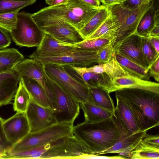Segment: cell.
Segmentation results:
<instances>
[{
	"instance_id": "1",
	"label": "cell",
	"mask_w": 159,
	"mask_h": 159,
	"mask_svg": "<svg viewBox=\"0 0 159 159\" xmlns=\"http://www.w3.org/2000/svg\"><path fill=\"white\" fill-rule=\"evenodd\" d=\"M72 133L89 154L95 155L112 147L123 137L130 134L125 130L113 113L110 118L100 121L83 122L73 125Z\"/></svg>"
},
{
	"instance_id": "2",
	"label": "cell",
	"mask_w": 159,
	"mask_h": 159,
	"mask_svg": "<svg viewBox=\"0 0 159 159\" xmlns=\"http://www.w3.org/2000/svg\"><path fill=\"white\" fill-rule=\"evenodd\" d=\"M115 92V95L128 105L141 131H148L159 125V94L132 88L123 89Z\"/></svg>"
},
{
	"instance_id": "3",
	"label": "cell",
	"mask_w": 159,
	"mask_h": 159,
	"mask_svg": "<svg viewBox=\"0 0 159 159\" xmlns=\"http://www.w3.org/2000/svg\"><path fill=\"white\" fill-rule=\"evenodd\" d=\"M90 155L74 135L60 138L43 146L16 152V159L85 158Z\"/></svg>"
},
{
	"instance_id": "4",
	"label": "cell",
	"mask_w": 159,
	"mask_h": 159,
	"mask_svg": "<svg viewBox=\"0 0 159 159\" xmlns=\"http://www.w3.org/2000/svg\"><path fill=\"white\" fill-rule=\"evenodd\" d=\"M99 7H92L81 0H66L59 4L42 8L38 11L59 17L79 30L96 13Z\"/></svg>"
},
{
	"instance_id": "5",
	"label": "cell",
	"mask_w": 159,
	"mask_h": 159,
	"mask_svg": "<svg viewBox=\"0 0 159 159\" xmlns=\"http://www.w3.org/2000/svg\"><path fill=\"white\" fill-rule=\"evenodd\" d=\"M31 16L44 32L58 40L71 44H75L85 40L75 27L59 17L39 11L31 14Z\"/></svg>"
},
{
	"instance_id": "6",
	"label": "cell",
	"mask_w": 159,
	"mask_h": 159,
	"mask_svg": "<svg viewBox=\"0 0 159 159\" xmlns=\"http://www.w3.org/2000/svg\"><path fill=\"white\" fill-rule=\"evenodd\" d=\"M73 124L57 123L39 131L29 133L13 145L7 152L21 151L40 147L60 138L73 135Z\"/></svg>"
},
{
	"instance_id": "7",
	"label": "cell",
	"mask_w": 159,
	"mask_h": 159,
	"mask_svg": "<svg viewBox=\"0 0 159 159\" xmlns=\"http://www.w3.org/2000/svg\"><path fill=\"white\" fill-rule=\"evenodd\" d=\"M46 76L54 97L52 112L57 123L73 124L80 114V103L46 74Z\"/></svg>"
},
{
	"instance_id": "8",
	"label": "cell",
	"mask_w": 159,
	"mask_h": 159,
	"mask_svg": "<svg viewBox=\"0 0 159 159\" xmlns=\"http://www.w3.org/2000/svg\"><path fill=\"white\" fill-rule=\"evenodd\" d=\"M16 28L10 33L16 45L20 47H37L40 44L44 32L38 26L31 14L18 12Z\"/></svg>"
},
{
	"instance_id": "9",
	"label": "cell",
	"mask_w": 159,
	"mask_h": 159,
	"mask_svg": "<svg viewBox=\"0 0 159 159\" xmlns=\"http://www.w3.org/2000/svg\"><path fill=\"white\" fill-rule=\"evenodd\" d=\"M30 58L39 60L44 65L56 64L76 67H89L99 64L97 52L76 50L61 54L41 55L32 53Z\"/></svg>"
},
{
	"instance_id": "10",
	"label": "cell",
	"mask_w": 159,
	"mask_h": 159,
	"mask_svg": "<svg viewBox=\"0 0 159 159\" xmlns=\"http://www.w3.org/2000/svg\"><path fill=\"white\" fill-rule=\"evenodd\" d=\"M151 5L150 0L142 4L138 8L129 10L116 4L107 7L110 14L115 16L120 25L113 43L119 42L135 33L142 17Z\"/></svg>"
},
{
	"instance_id": "11",
	"label": "cell",
	"mask_w": 159,
	"mask_h": 159,
	"mask_svg": "<svg viewBox=\"0 0 159 159\" xmlns=\"http://www.w3.org/2000/svg\"><path fill=\"white\" fill-rule=\"evenodd\" d=\"M46 74L80 103L92 101L90 89L71 76L62 66L45 65Z\"/></svg>"
},
{
	"instance_id": "12",
	"label": "cell",
	"mask_w": 159,
	"mask_h": 159,
	"mask_svg": "<svg viewBox=\"0 0 159 159\" xmlns=\"http://www.w3.org/2000/svg\"><path fill=\"white\" fill-rule=\"evenodd\" d=\"M20 79H29L37 81L43 88L51 102L52 110L55 106L54 95L47 80L45 65L40 61L32 58L25 59L13 69Z\"/></svg>"
},
{
	"instance_id": "13",
	"label": "cell",
	"mask_w": 159,
	"mask_h": 159,
	"mask_svg": "<svg viewBox=\"0 0 159 159\" xmlns=\"http://www.w3.org/2000/svg\"><path fill=\"white\" fill-rule=\"evenodd\" d=\"M30 132H35L57 123L51 109L40 105L31 99L25 112Z\"/></svg>"
},
{
	"instance_id": "14",
	"label": "cell",
	"mask_w": 159,
	"mask_h": 159,
	"mask_svg": "<svg viewBox=\"0 0 159 159\" xmlns=\"http://www.w3.org/2000/svg\"><path fill=\"white\" fill-rule=\"evenodd\" d=\"M113 47L115 53L119 54L148 69L142 54V38L135 33L120 41L113 44Z\"/></svg>"
},
{
	"instance_id": "15",
	"label": "cell",
	"mask_w": 159,
	"mask_h": 159,
	"mask_svg": "<svg viewBox=\"0 0 159 159\" xmlns=\"http://www.w3.org/2000/svg\"><path fill=\"white\" fill-rule=\"evenodd\" d=\"M2 126L7 139L12 145L30 132V126L25 112H16L12 116L4 120Z\"/></svg>"
},
{
	"instance_id": "16",
	"label": "cell",
	"mask_w": 159,
	"mask_h": 159,
	"mask_svg": "<svg viewBox=\"0 0 159 159\" xmlns=\"http://www.w3.org/2000/svg\"><path fill=\"white\" fill-rule=\"evenodd\" d=\"M125 88L140 89L159 94V84L131 75L116 78L111 81L109 93Z\"/></svg>"
},
{
	"instance_id": "17",
	"label": "cell",
	"mask_w": 159,
	"mask_h": 159,
	"mask_svg": "<svg viewBox=\"0 0 159 159\" xmlns=\"http://www.w3.org/2000/svg\"><path fill=\"white\" fill-rule=\"evenodd\" d=\"M20 78L13 70L0 73V106L11 103Z\"/></svg>"
},
{
	"instance_id": "18",
	"label": "cell",
	"mask_w": 159,
	"mask_h": 159,
	"mask_svg": "<svg viewBox=\"0 0 159 159\" xmlns=\"http://www.w3.org/2000/svg\"><path fill=\"white\" fill-rule=\"evenodd\" d=\"M76 49L75 44L62 42L45 33L40 44L33 53L41 55H57Z\"/></svg>"
},
{
	"instance_id": "19",
	"label": "cell",
	"mask_w": 159,
	"mask_h": 159,
	"mask_svg": "<svg viewBox=\"0 0 159 159\" xmlns=\"http://www.w3.org/2000/svg\"><path fill=\"white\" fill-rule=\"evenodd\" d=\"M115 97L116 105L113 114L124 129L129 134L141 131L128 105L119 97L116 95Z\"/></svg>"
},
{
	"instance_id": "20",
	"label": "cell",
	"mask_w": 159,
	"mask_h": 159,
	"mask_svg": "<svg viewBox=\"0 0 159 159\" xmlns=\"http://www.w3.org/2000/svg\"><path fill=\"white\" fill-rule=\"evenodd\" d=\"M147 131H140L122 138L113 146L97 155L117 153L129 158L130 152L143 138Z\"/></svg>"
},
{
	"instance_id": "21",
	"label": "cell",
	"mask_w": 159,
	"mask_h": 159,
	"mask_svg": "<svg viewBox=\"0 0 159 159\" xmlns=\"http://www.w3.org/2000/svg\"><path fill=\"white\" fill-rule=\"evenodd\" d=\"M120 26L116 17L110 14L99 27L86 39L100 38L111 40L113 43Z\"/></svg>"
},
{
	"instance_id": "22",
	"label": "cell",
	"mask_w": 159,
	"mask_h": 159,
	"mask_svg": "<svg viewBox=\"0 0 159 159\" xmlns=\"http://www.w3.org/2000/svg\"><path fill=\"white\" fill-rule=\"evenodd\" d=\"M29 93L31 99L42 106L52 110L50 100L42 86L36 81L29 79L20 80Z\"/></svg>"
},
{
	"instance_id": "23",
	"label": "cell",
	"mask_w": 159,
	"mask_h": 159,
	"mask_svg": "<svg viewBox=\"0 0 159 159\" xmlns=\"http://www.w3.org/2000/svg\"><path fill=\"white\" fill-rule=\"evenodd\" d=\"M80 106L84 112V121L85 123L98 122L111 117L112 111L101 107L89 101L80 103Z\"/></svg>"
},
{
	"instance_id": "24",
	"label": "cell",
	"mask_w": 159,
	"mask_h": 159,
	"mask_svg": "<svg viewBox=\"0 0 159 159\" xmlns=\"http://www.w3.org/2000/svg\"><path fill=\"white\" fill-rule=\"evenodd\" d=\"M159 24V11H156L151 5L141 19L135 33L141 37L148 38L154 27Z\"/></svg>"
},
{
	"instance_id": "25",
	"label": "cell",
	"mask_w": 159,
	"mask_h": 159,
	"mask_svg": "<svg viewBox=\"0 0 159 159\" xmlns=\"http://www.w3.org/2000/svg\"><path fill=\"white\" fill-rule=\"evenodd\" d=\"M110 14L108 8L101 5L96 13L79 31L85 39L93 34Z\"/></svg>"
},
{
	"instance_id": "26",
	"label": "cell",
	"mask_w": 159,
	"mask_h": 159,
	"mask_svg": "<svg viewBox=\"0 0 159 159\" xmlns=\"http://www.w3.org/2000/svg\"><path fill=\"white\" fill-rule=\"evenodd\" d=\"M25 59L23 55L15 48L0 50V73L13 70Z\"/></svg>"
},
{
	"instance_id": "27",
	"label": "cell",
	"mask_w": 159,
	"mask_h": 159,
	"mask_svg": "<svg viewBox=\"0 0 159 159\" xmlns=\"http://www.w3.org/2000/svg\"><path fill=\"white\" fill-rule=\"evenodd\" d=\"M115 57L119 64L131 75L149 80L151 77L147 69L119 54L115 53Z\"/></svg>"
},
{
	"instance_id": "28",
	"label": "cell",
	"mask_w": 159,
	"mask_h": 159,
	"mask_svg": "<svg viewBox=\"0 0 159 159\" xmlns=\"http://www.w3.org/2000/svg\"><path fill=\"white\" fill-rule=\"evenodd\" d=\"M92 102L102 108L113 111L115 107L110 93L106 90L98 87L90 89Z\"/></svg>"
},
{
	"instance_id": "29",
	"label": "cell",
	"mask_w": 159,
	"mask_h": 159,
	"mask_svg": "<svg viewBox=\"0 0 159 159\" xmlns=\"http://www.w3.org/2000/svg\"><path fill=\"white\" fill-rule=\"evenodd\" d=\"M129 158L158 159L159 147L151 145L142 139L130 152Z\"/></svg>"
},
{
	"instance_id": "30",
	"label": "cell",
	"mask_w": 159,
	"mask_h": 159,
	"mask_svg": "<svg viewBox=\"0 0 159 159\" xmlns=\"http://www.w3.org/2000/svg\"><path fill=\"white\" fill-rule=\"evenodd\" d=\"M14 95L13 108L16 112H25L31 99L28 91L20 80Z\"/></svg>"
},
{
	"instance_id": "31",
	"label": "cell",
	"mask_w": 159,
	"mask_h": 159,
	"mask_svg": "<svg viewBox=\"0 0 159 159\" xmlns=\"http://www.w3.org/2000/svg\"><path fill=\"white\" fill-rule=\"evenodd\" d=\"M111 43L112 42L107 39L97 38L85 39L83 41L75 44L76 47V50L97 52L102 47Z\"/></svg>"
},
{
	"instance_id": "32",
	"label": "cell",
	"mask_w": 159,
	"mask_h": 159,
	"mask_svg": "<svg viewBox=\"0 0 159 159\" xmlns=\"http://www.w3.org/2000/svg\"><path fill=\"white\" fill-rule=\"evenodd\" d=\"M36 0L17 1L0 0V14L18 11L21 9L34 3Z\"/></svg>"
},
{
	"instance_id": "33",
	"label": "cell",
	"mask_w": 159,
	"mask_h": 159,
	"mask_svg": "<svg viewBox=\"0 0 159 159\" xmlns=\"http://www.w3.org/2000/svg\"><path fill=\"white\" fill-rule=\"evenodd\" d=\"M102 65L104 72L109 76L111 81L116 78L132 75L119 64L116 59L115 56L109 61L102 63Z\"/></svg>"
},
{
	"instance_id": "34",
	"label": "cell",
	"mask_w": 159,
	"mask_h": 159,
	"mask_svg": "<svg viewBox=\"0 0 159 159\" xmlns=\"http://www.w3.org/2000/svg\"><path fill=\"white\" fill-rule=\"evenodd\" d=\"M142 50L143 58L148 69L156 59L159 54L148 40V38L141 37Z\"/></svg>"
},
{
	"instance_id": "35",
	"label": "cell",
	"mask_w": 159,
	"mask_h": 159,
	"mask_svg": "<svg viewBox=\"0 0 159 159\" xmlns=\"http://www.w3.org/2000/svg\"><path fill=\"white\" fill-rule=\"evenodd\" d=\"M18 11L0 14V27L9 33L15 29L17 20Z\"/></svg>"
},
{
	"instance_id": "36",
	"label": "cell",
	"mask_w": 159,
	"mask_h": 159,
	"mask_svg": "<svg viewBox=\"0 0 159 159\" xmlns=\"http://www.w3.org/2000/svg\"><path fill=\"white\" fill-rule=\"evenodd\" d=\"M97 54L101 63L109 61L115 56L113 43H110L102 47L97 52Z\"/></svg>"
},
{
	"instance_id": "37",
	"label": "cell",
	"mask_w": 159,
	"mask_h": 159,
	"mask_svg": "<svg viewBox=\"0 0 159 159\" xmlns=\"http://www.w3.org/2000/svg\"><path fill=\"white\" fill-rule=\"evenodd\" d=\"M148 0H125L119 4L123 7L129 10L138 8Z\"/></svg>"
},
{
	"instance_id": "38",
	"label": "cell",
	"mask_w": 159,
	"mask_h": 159,
	"mask_svg": "<svg viewBox=\"0 0 159 159\" xmlns=\"http://www.w3.org/2000/svg\"><path fill=\"white\" fill-rule=\"evenodd\" d=\"M9 32L0 27V50L5 48L11 43V39Z\"/></svg>"
},
{
	"instance_id": "39",
	"label": "cell",
	"mask_w": 159,
	"mask_h": 159,
	"mask_svg": "<svg viewBox=\"0 0 159 159\" xmlns=\"http://www.w3.org/2000/svg\"><path fill=\"white\" fill-rule=\"evenodd\" d=\"M3 120L0 117V145L6 152L12 145L7 140L4 133L2 126Z\"/></svg>"
},
{
	"instance_id": "40",
	"label": "cell",
	"mask_w": 159,
	"mask_h": 159,
	"mask_svg": "<svg viewBox=\"0 0 159 159\" xmlns=\"http://www.w3.org/2000/svg\"><path fill=\"white\" fill-rule=\"evenodd\" d=\"M150 77H152L157 82L159 81V55L152 62L148 69Z\"/></svg>"
},
{
	"instance_id": "41",
	"label": "cell",
	"mask_w": 159,
	"mask_h": 159,
	"mask_svg": "<svg viewBox=\"0 0 159 159\" xmlns=\"http://www.w3.org/2000/svg\"><path fill=\"white\" fill-rule=\"evenodd\" d=\"M146 143L153 146L159 147V135L145 134L142 139Z\"/></svg>"
},
{
	"instance_id": "42",
	"label": "cell",
	"mask_w": 159,
	"mask_h": 159,
	"mask_svg": "<svg viewBox=\"0 0 159 159\" xmlns=\"http://www.w3.org/2000/svg\"><path fill=\"white\" fill-rule=\"evenodd\" d=\"M148 38L149 41L153 47L157 52L159 54V37L150 36Z\"/></svg>"
},
{
	"instance_id": "43",
	"label": "cell",
	"mask_w": 159,
	"mask_h": 159,
	"mask_svg": "<svg viewBox=\"0 0 159 159\" xmlns=\"http://www.w3.org/2000/svg\"><path fill=\"white\" fill-rule=\"evenodd\" d=\"M125 0H100L103 6L108 7L116 4H119Z\"/></svg>"
},
{
	"instance_id": "44",
	"label": "cell",
	"mask_w": 159,
	"mask_h": 159,
	"mask_svg": "<svg viewBox=\"0 0 159 159\" xmlns=\"http://www.w3.org/2000/svg\"><path fill=\"white\" fill-rule=\"evenodd\" d=\"M87 4L93 7H99L100 6V0H81Z\"/></svg>"
},
{
	"instance_id": "45",
	"label": "cell",
	"mask_w": 159,
	"mask_h": 159,
	"mask_svg": "<svg viewBox=\"0 0 159 159\" xmlns=\"http://www.w3.org/2000/svg\"><path fill=\"white\" fill-rule=\"evenodd\" d=\"M150 36L159 37V24L154 26L151 32Z\"/></svg>"
},
{
	"instance_id": "46",
	"label": "cell",
	"mask_w": 159,
	"mask_h": 159,
	"mask_svg": "<svg viewBox=\"0 0 159 159\" xmlns=\"http://www.w3.org/2000/svg\"><path fill=\"white\" fill-rule=\"evenodd\" d=\"M151 5L154 7L156 11H159V0H150Z\"/></svg>"
},
{
	"instance_id": "47",
	"label": "cell",
	"mask_w": 159,
	"mask_h": 159,
	"mask_svg": "<svg viewBox=\"0 0 159 159\" xmlns=\"http://www.w3.org/2000/svg\"><path fill=\"white\" fill-rule=\"evenodd\" d=\"M66 0H53L49 6H53L61 3Z\"/></svg>"
},
{
	"instance_id": "48",
	"label": "cell",
	"mask_w": 159,
	"mask_h": 159,
	"mask_svg": "<svg viewBox=\"0 0 159 159\" xmlns=\"http://www.w3.org/2000/svg\"><path fill=\"white\" fill-rule=\"evenodd\" d=\"M0 152L1 153H6L5 151L2 147V146L0 145Z\"/></svg>"
},
{
	"instance_id": "49",
	"label": "cell",
	"mask_w": 159,
	"mask_h": 159,
	"mask_svg": "<svg viewBox=\"0 0 159 159\" xmlns=\"http://www.w3.org/2000/svg\"><path fill=\"white\" fill-rule=\"evenodd\" d=\"M52 0H45L46 3L49 6L50 5Z\"/></svg>"
},
{
	"instance_id": "50",
	"label": "cell",
	"mask_w": 159,
	"mask_h": 159,
	"mask_svg": "<svg viewBox=\"0 0 159 159\" xmlns=\"http://www.w3.org/2000/svg\"><path fill=\"white\" fill-rule=\"evenodd\" d=\"M12 0L17 1H26L31 0Z\"/></svg>"
}]
</instances>
